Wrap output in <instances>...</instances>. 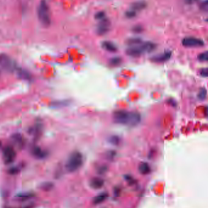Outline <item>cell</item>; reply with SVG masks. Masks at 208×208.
Masks as SVG:
<instances>
[{
  "instance_id": "cell-5",
  "label": "cell",
  "mask_w": 208,
  "mask_h": 208,
  "mask_svg": "<svg viewBox=\"0 0 208 208\" xmlns=\"http://www.w3.org/2000/svg\"><path fill=\"white\" fill-rule=\"evenodd\" d=\"M17 156L15 149L10 146H6L2 150V160L6 165H10L14 162Z\"/></svg>"
},
{
  "instance_id": "cell-15",
  "label": "cell",
  "mask_w": 208,
  "mask_h": 208,
  "mask_svg": "<svg viewBox=\"0 0 208 208\" xmlns=\"http://www.w3.org/2000/svg\"><path fill=\"white\" fill-rule=\"evenodd\" d=\"M147 6V3L145 1H139L134 2L131 6V9L134 11H139L145 9Z\"/></svg>"
},
{
  "instance_id": "cell-11",
  "label": "cell",
  "mask_w": 208,
  "mask_h": 208,
  "mask_svg": "<svg viewBox=\"0 0 208 208\" xmlns=\"http://www.w3.org/2000/svg\"><path fill=\"white\" fill-rule=\"evenodd\" d=\"M144 53V50L141 46V45L139 46H134L129 48L127 50V54L129 56L133 57H137L140 56L142 54Z\"/></svg>"
},
{
  "instance_id": "cell-7",
  "label": "cell",
  "mask_w": 208,
  "mask_h": 208,
  "mask_svg": "<svg viewBox=\"0 0 208 208\" xmlns=\"http://www.w3.org/2000/svg\"><path fill=\"white\" fill-rule=\"evenodd\" d=\"M110 21L108 19L104 18L101 20V22L98 24L97 30V34L100 35H103L106 34L110 29Z\"/></svg>"
},
{
  "instance_id": "cell-20",
  "label": "cell",
  "mask_w": 208,
  "mask_h": 208,
  "mask_svg": "<svg viewBox=\"0 0 208 208\" xmlns=\"http://www.w3.org/2000/svg\"><path fill=\"white\" fill-rule=\"evenodd\" d=\"M16 70L17 71V75L20 78L25 80H28V81L31 80L32 77L30 73L27 72L26 70L22 69V68H17Z\"/></svg>"
},
{
  "instance_id": "cell-26",
  "label": "cell",
  "mask_w": 208,
  "mask_h": 208,
  "mask_svg": "<svg viewBox=\"0 0 208 208\" xmlns=\"http://www.w3.org/2000/svg\"><path fill=\"white\" fill-rule=\"evenodd\" d=\"M206 95H207L206 90L205 88H202L198 93V97L200 100H205L206 98Z\"/></svg>"
},
{
  "instance_id": "cell-14",
  "label": "cell",
  "mask_w": 208,
  "mask_h": 208,
  "mask_svg": "<svg viewBox=\"0 0 208 208\" xmlns=\"http://www.w3.org/2000/svg\"><path fill=\"white\" fill-rule=\"evenodd\" d=\"M104 184V180L98 177L92 178L90 182V187L94 189H100L103 187Z\"/></svg>"
},
{
  "instance_id": "cell-19",
  "label": "cell",
  "mask_w": 208,
  "mask_h": 208,
  "mask_svg": "<svg viewBox=\"0 0 208 208\" xmlns=\"http://www.w3.org/2000/svg\"><path fill=\"white\" fill-rule=\"evenodd\" d=\"M139 171L142 175H146L151 172V167L147 162H142L139 166Z\"/></svg>"
},
{
  "instance_id": "cell-24",
  "label": "cell",
  "mask_w": 208,
  "mask_h": 208,
  "mask_svg": "<svg viewBox=\"0 0 208 208\" xmlns=\"http://www.w3.org/2000/svg\"><path fill=\"white\" fill-rule=\"evenodd\" d=\"M109 142L114 146H118L120 142V138L116 135L111 136L109 138Z\"/></svg>"
},
{
  "instance_id": "cell-36",
  "label": "cell",
  "mask_w": 208,
  "mask_h": 208,
  "mask_svg": "<svg viewBox=\"0 0 208 208\" xmlns=\"http://www.w3.org/2000/svg\"><path fill=\"white\" fill-rule=\"evenodd\" d=\"M1 146H2V143H1V142L0 141V148L1 147Z\"/></svg>"
},
{
  "instance_id": "cell-23",
  "label": "cell",
  "mask_w": 208,
  "mask_h": 208,
  "mask_svg": "<svg viewBox=\"0 0 208 208\" xmlns=\"http://www.w3.org/2000/svg\"><path fill=\"white\" fill-rule=\"evenodd\" d=\"M127 43L132 46L138 45L142 43V40L140 38H131L127 40Z\"/></svg>"
},
{
  "instance_id": "cell-35",
  "label": "cell",
  "mask_w": 208,
  "mask_h": 208,
  "mask_svg": "<svg viewBox=\"0 0 208 208\" xmlns=\"http://www.w3.org/2000/svg\"><path fill=\"white\" fill-rule=\"evenodd\" d=\"M184 1L185 3L189 4H193L195 2H196L197 0H184Z\"/></svg>"
},
{
  "instance_id": "cell-2",
  "label": "cell",
  "mask_w": 208,
  "mask_h": 208,
  "mask_svg": "<svg viewBox=\"0 0 208 208\" xmlns=\"http://www.w3.org/2000/svg\"><path fill=\"white\" fill-rule=\"evenodd\" d=\"M37 17L41 25L49 27L52 23L51 14L49 6L46 0H42L37 8Z\"/></svg>"
},
{
  "instance_id": "cell-29",
  "label": "cell",
  "mask_w": 208,
  "mask_h": 208,
  "mask_svg": "<svg viewBox=\"0 0 208 208\" xmlns=\"http://www.w3.org/2000/svg\"><path fill=\"white\" fill-rule=\"evenodd\" d=\"M136 12L132 10V9H130L128 11H127V12L125 13V15L127 18H134L135 16H136Z\"/></svg>"
},
{
  "instance_id": "cell-6",
  "label": "cell",
  "mask_w": 208,
  "mask_h": 208,
  "mask_svg": "<svg viewBox=\"0 0 208 208\" xmlns=\"http://www.w3.org/2000/svg\"><path fill=\"white\" fill-rule=\"evenodd\" d=\"M182 45L185 47L188 48H195V47H202L204 46V42L195 37H189L183 38L182 40Z\"/></svg>"
},
{
  "instance_id": "cell-4",
  "label": "cell",
  "mask_w": 208,
  "mask_h": 208,
  "mask_svg": "<svg viewBox=\"0 0 208 208\" xmlns=\"http://www.w3.org/2000/svg\"><path fill=\"white\" fill-rule=\"evenodd\" d=\"M0 66L5 71L12 73L17 70L15 62L7 54H0Z\"/></svg>"
},
{
  "instance_id": "cell-16",
  "label": "cell",
  "mask_w": 208,
  "mask_h": 208,
  "mask_svg": "<svg viewBox=\"0 0 208 208\" xmlns=\"http://www.w3.org/2000/svg\"><path fill=\"white\" fill-rule=\"evenodd\" d=\"M144 53H149V52H153L156 50V44L152 42H145L142 44L140 45Z\"/></svg>"
},
{
  "instance_id": "cell-3",
  "label": "cell",
  "mask_w": 208,
  "mask_h": 208,
  "mask_svg": "<svg viewBox=\"0 0 208 208\" xmlns=\"http://www.w3.org/2000/svg\"><path fill=\"white\" fill-rule=\"evenodd\" d=\"M83 156L78 151L72 152L69 156L66 164L65 169L68 172L73 173L79 170L83 164Z\"/></svg>"
},
{
  "instance_id": "cell-21",
  "label": "cell",
  "mask_w": 208,
  "mask_h": 208,
  "mask_svg": "<svg viewBox=\"0 0 208 208\" xmlns=\"http://www.w3.org/2000/svg\"><path fill=\"white\" fill-rule=\"evenodd\" d=\"M54 187V184L52 182H42L39 188L40 190L45 191V192H49L52 190Z\"/></svg>"
},
{
  "instance_id": "cell-17",
  "label": "cell",
  "mask_w": 208,
  "mask_h": 208,
  "mask_svg": "<svg viewBox=\"0 0 208 208\" xmlns=\"http://www.w3.org/2000/svg\"><path fill=\"white\" fill-rule=\"evenodd\" d=\"M102 46L103 49L109 52H115L117 51V47L111 42L104 41L102 43Z\"/></svg>"
},
{
  "instance_id": "cell-10",
  "label": "cell",
  "mask_w": 208,
  "mask_h": 208,
  "mask_svg": "<svg viewBox=\"0 0 208 208\" xmlns=\"http://www.w3.org/2000/svg\"><path fill=\"white\" fill-rule=\"evenodd\" d=\"M172 56V52L170 51L164 52L162 54L156 55L151 58V60L155 63H162L168 60Z\"/></svg>"
},
{
  "instance_id": "cell-28",
  "label": "cell",
  "mask_w": 208,
  "mask_h": 208,
  "mask_svg": "<svg viewBox=\"0 0 208 208\" xmlns=\"http://www.w3.org/2000/svg\"><path fill=\"white\" fill-rule=\"evenodd\" d=\"M35 208V205L34 203H29L28 205H26L25 206H19V207H13V206H4L3 208Z\"/></svg>"
},
{
  "instance_id": "cell-13",
  "label": "cell",
  "mask_w": 208,
  "mask_h": 208,
  "mask_svg": "<svg viewBox=\"0 0 208 208\" xmlns=\"http://www.w3.org/2000/svg\"><path fill=\"white\" fill-rule=\"evenodd\" d=\"M42 129H43L42 124L40 122H38V123H36L31 129H29V133L34 135V136L35 138H38L40 137V134H42Z\"/></svg>"
},
{
  "instance_id": "cell-34",
  "label": "cell",
  "mask_w": 208,
  "mask_h": 208,
  "mask_svg": "<svg viewBox=\"0 0 208 208\" xmlns=\"http://www.w3.org/2000/svg\"><path fill=\"white\" fill-rule=\"evenodd\" d=\"M200 74L203 78H207L208 76V69L207 68L203 69L200 72Z\"/></svg>"
},
{
  "instance_id": "cell-31",
  "label": "cell",
  "mask_w": 208,
  "mask_h": 208,
  "mask_svg": "<svg viewBox=\"0 0 208 208\" xmlns=\"http://www.w3.org/2000/svg\"><path fill=\"white\" fill-rule=\"evenodd\" d=\"M105 17V12L103 11H100L98 12H97L95 15V18L97 20H102Z\"/></svg>"
},
{
  "instance_id": "cell-30",
  "label": "cell",
  "mask_w": 208,
  "mask_h": 208,
  "mask_svg": "<svg viewBox=\"0 0 208 208\" xmlns=\"http://www.w3.org/2000/svg\"><path fill=\"white\" fill-rule=\"evenodd\" d=\"M132 30L134 33H141L144 30V28L141 25H135L132 28Z\"/></svg>"
},
{
  "instance_id": "cell-27",
  "label": "cell",
  "mask_w": 208,
  "mask_h": 208,
  "mask_svg": "<svg viewBox=\"0 0 208 208\" xmlns=\"http://www.w3.org/2000/svg\"><path fill=\"white\" fill-rule=\"evenodd\" d=\"M198 58L200 62H207L208 60V52H203L202 54H200L198 56Z\"/></svg>"
},
{
  "instance_id": "cell-33",
  "label": "cell",
  "mask_w": 208,
  "mask_h": 208,
  "mask_svg": "<svg viewBox=\"0 0 208 208\" xmlns=\"http://www.w3.org/2000/svg\"><path fill=\"white\" fill-rule=\"evenodd\" d=\"M107 170V167L106 166H101L98 169V172L100 174H103L106 172Z\"/></svg>"
},
{
  "instance_id": "cell-25",
  "label": "cell",
  "mask_w": 208,
  "mask_h": 208,
  "mask_svg": "<svg viewBox=\"0 0 208 208\" xmlns=\"http://www.w3.org/2000/svg\"><path fill=\"white\" fill-rule=\"evenodd\" d=\"M121 62H122V58L119 57H115L112 58L110 61V64L113 66H117L120 65Z\"/></svg>"
},
{
  "instance_id": "cell-12",
  "label": "cell",
  "mask_w": 208,
  "mask_h": 208,
  "mask_svg": "<svg viewBox=\"0 0 208 208\" xmlns=\"http://www.w3.org/2000/svg\"><path fill=\"white\" fill-rule=\"evenodd\" d=\"M12 142L20 149L23 148L25 144V141L23 136L20 133H15L12 136Z\"/></svg>"
},
{
  "instance_id": "cell-22",
  "label": "cell",
  "mask_w": 208,
  "mask_h": 208,
  "mask_svg": "<svg viewBox=\"0 0 208 208\" xmlns=\"http://www.w3.org/2000/svg\"><path fill=\"white\" fill-rule=\"evenodd\" d=\"M22 168L23 167L21 165L12 166L8 169L7 172L10 175H16L21 172Z\"/></svg>"
},
{
  "instance_id": "cell-8",
  "label": "cell",
  "mask_w": 208,
  "mask_h": 208,
  "mask_svg": "<svg viewBox=\"0 0 208 208\" xmlns=\"http://www.w3.org/2000/svg\"><path fill=\"white\" fill-rule=\"evenodd\" d=\"M31 155L38 159H44L48 156V152L39 146H34L31 149Z\"/></svg>"
},
{
  "instance_id": "cell-1",
  "label": "cell",
  "mask_w": 208,
  "mask_h": 208,
  "mask_svg": "<svg viewBox=\"0 0 208 208\" xmlns=\"http://www.w3.org/2000/svg\"><path fill=\"white\" fill-rule=\"evenodd\" d=\"M113 119L117 124L135 126L141 121L140 114L135 112H128L125 110H116L113 113Z\"/></svg>"
},
{
  "instance_id": "cell-32",
  "label": "cell",
  "mask_w": 208,
  "mask_h": 208,
  "mask_svg": "<svg viewBox=\"0 0 208 208\" xmlns=\"http://www.w3.org/2000/svg\"><path fill=\"white\" fill-rule=\"evenodd\" d=\"M200 8L204 11H208V1L205 0L203 2H202L200 4Z\"/></svg>"
},
{
  "instance_id": "cell-18",
  "label": "cell",
  "mask_w": 208,
  "mask_h": 208,
  "mask_svg": "<svg viewBox=\"0 0 208 208\" xmlns=\"http://www.w3.org/2000/svg\"><path fill=\"white\" fill-rule=\"evenodd\" d=\"M107 197H108L107 193H106V192L101 193L93 198L92 203L94 205H100L102 203L104 202V201L107 198Z\"/></svg>"
},
{
  "instance_id": "cell-9",
  "label": "cell",
  "mask_w": 208,
  "mask_h": 208,
  "mask_svg": "<svg viewBox=\"0 0 208 208\" xmlns=\"http://www.w3.org/2000/svg\"><path fill=\"white\" fill-rule=\"evenodd\" d=\"M35 197V193L32 191L20 192L15 195V199L19 202H26Z\"/></svg>"
}]
</instances>
